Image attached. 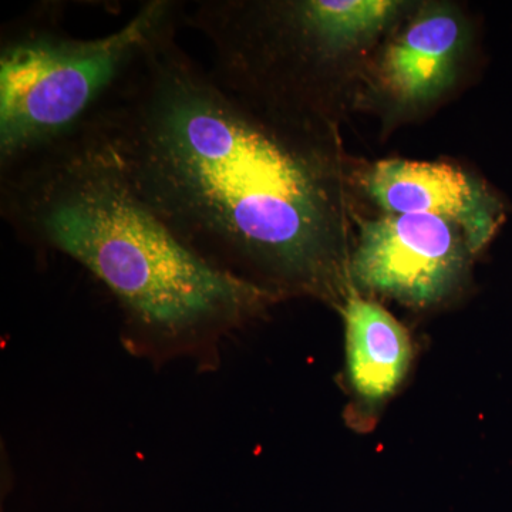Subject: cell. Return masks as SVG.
Returning a JSON list of instances; mask_svg holds the SVG:
<instances>
[{
	"mask_svg": "<svg viewBox=\"0 0 512 512\" xmlns=\"http://www.w3.org/2000/svg\"><path fill=\"white\" fill-rule=\"evenodd\" d=\"M366 188L389 214H426L453 222L471 254L490 242L503 221L501 202L453 165L380 161L366 175Z\"/></svg>",
	"mask_w": 512,
	"mask_h": 512,
	"instance_id": "5",
	"label": "cell"
},
{
	"mask_svg": "<svg viewBox=\"0 0 512 512\" xmlns=\"http://www.w3.org/2000/svg\"><path fill=\"white\" fill-rule=\"evenodd\" d=\"M467 251L453 222L434 215L389 214L362 225L350 268L356 284L367 291L430 306L460 284Z\"/></svg>",
	"mask_w": 512,
	"mask_h": 512,
	"instance_id": "4",
	"label": "cell"
},
{
	"mask_svg": "<svg viewBox=\"0 0 512 512\" xmlns=\"http://www.w3.org/2000/svg\"><path fill=\"white\" fill-rule=\"evenodd\" d=\"M343 315L350 383L365 402L382 403L409 372V333L382 306L357 295L346 301Z\"/></svg>",
	"mask_w": 512,
	"mask_h": 512,
	"instance_id": "6",
	"label": "cell"
},
{
	"mask_svg": "<svg viewBox=\"0 0 512 512\" xmlns=\"http://www.w3.org/2000/svg\"><path fill=\"white\" fill-rule=\"evenodd\" d=\"M296 16L328 52L345 49L382 30L402 9L392 0H308L292 3Z\"/></svg>",
	"mask_w": 512,
	"mask_h": 512,
	"instance_id": "8",
	"label": "cell"
},
{
	"mask_svg": "<svg viewBox=\"0 0 512 512\" xmlns=\"http://www.w3.org/2000/svg\"><path fill=\"white\" fill-rule=\"evenodd\" d=\"M0 177L6 222L106 286L133 348L210 355L279 299L188 247L141 198L93 124L0 170Z\"/></svg>",
	"mask_w": 512,
	"mask_h": 512,
	"instance_id": "2",
	"label": "cell"
},
{
	"mask_svg": "<svg viewBox=\"0 0 512 512\" xmlns=\"http://www.w3.org/2000/svg\"><path fill=\"white\" fill-rule=\"evenodd\" d=\"M165 33L93 124L138 194L202 258L281 296L328 295L339 249L322 161Z\"/></svg>",
	"mask_w": 512,
	"mask_h": 512,
	"instance_id": "1",
	"label": "cell"
},
{
	"mask_svg": "<svg viewBox=\"0 0 512 512\" xmlns=\"http://www.w3.org/2000/svg\"><path fill=\"white\" fill-rule=\"evenodd\" d=\"M460 22L446 12L414 20L387 49L383 80L397 99L416 103L436 96L453 74L461 46Z\"/></svg>",
	"mask_w": 512,
	"mask_h": 512,
	"instance_id": "7",
	"label": "cell"
},
{
	"mask_svg": "<svg viewBox=\"0 0 512 512\" xmlns=\"http://www.w3.org/2000/svg\"><path fill=\"white\" fill-rule=\"evenodd\" d=\"M183 13L184 3L150 0L103 36H72L39 19L5 30L0 45V170L92 121L151 46L183 25Z\"/></svg>",
	"mask_w": 512,
	"mask_h": 512,
	"instance_id": "3",
	"label": "cell"
}]
</instances>
